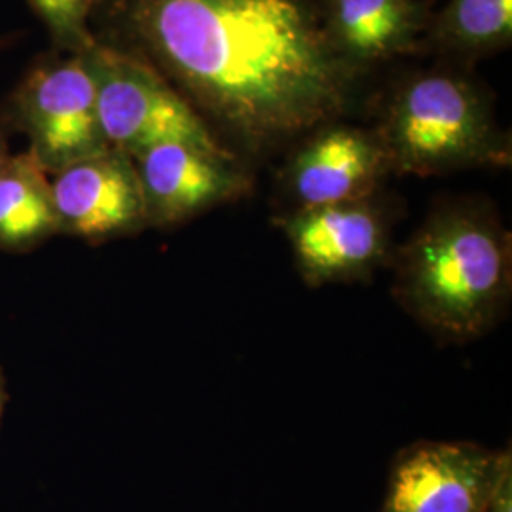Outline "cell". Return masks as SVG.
Instances as JSON below:
<instances>
[{"label":"cell","mask_w":512,"mask_h":512,"mask_svg":"<svg viewBox=\"0 0 512 512\" xmlns=\"http://www.w3.org/2000/svg\"><path fill=\"white\" fill-rule=\"evenodd\" d=\"M319 8L334 50L357 73L416 52L431 21L418 0H323Z\"/></svg>","instance_id":"8fae6325"},{"label":"cell","mask_w":512,"mask_h":512,"mask_svg":"<svg viewBox=\"0 0 512 512\" xmlns=\"http://www.w3.org/2000/svg\"><path fill=\"white\" fill-rule=\"evenodd\" d=\"M59 232L99 243L147 228L145 200L131 156L109 148L52 179Z\"/></svg>","instance_id":"30bf717a"},{"label":"cell","mask_w":512,"mask_h":512,"mask_svg":"<svg viewBox=\"0 0 512 512\" xmlns=\"http://www.w3.org/2000/svg\"><path fill=\"white\" fill-rule=\"evenodd\" d=\"M401 175H446L511 165V137L499 126L490 93L452 69L403 80L374 128Z\"/></svg>","instance_id":"3957f363"},{"label":"cell","mask_w":512,"mask_h":512,"mask_svg":"<svg viewBox=\"0 0 512 512\" xmlns=\"http://www.w3.org/2000/svg\"><path fill=\"white\" fill-rule=\"evenodd\" d=\"M10 150H8V143H6V137L0 133V173H2V169L6 167L8 164V160H10Z\"/></svg>","instance_id":"2e32d148"},{"label":"cell","mask_w":512,"mask_h":512,"mask_svg":"<svg viewBox=\"0 0 512 512\" xmlns=\"http://www.w3.org/2000/svg\"><path fill=\"white\" fill-rule=\"evenodd\" d=\"M395 260L399 302L446 340L478 338L509 304L511 234L488 203H442Z\"/></svg>","instance_id":"7a4b0ae2"},{"label":"cell","mask_w":512,"mask_h":512,"mask_svg":"<svg viewBox=\"0 0 512 512\" xmlns=\"http://www.w3.org/2000/svg\"><path fill=\"white\" fill-rule=\"evenodd\" d=\"M6 120L25 133L50 175L109 150L84 54L46 61L25 76L6 103Z\"/></svg>","instance_id":"5b68a950"},{"label":"cell","mask_w":512,"mask_h":512,"mask_svg":"<svg viewBox=\"0 0 512 512\" xmlns=\"http://www.w3.org/2000/svg\"><path fill=\"white\" fill-rule=\"evenodd\" d=\"M4 403H6V385H4L2 370H0V420H2V412H4Z\"/></svg>","instance_id":"e0dca14e"},{"label":"cell","mask_w":512,"mask_h":512,"mask_svg":"<svg viewBox=\"0 0 512 512\" xmlns=\"http://www.w3.org/2000/svg\"><path fill=\"white\" fill-rule=\"evenodd\" d=\"M427 38L459 61L501 52L512 42V0H448L429 21Z\"/></svg>","instance_id":"4fadbf2b"},{"label":"cell","mask_w":512,"mask_h":512,"mask_svg":"<svg viewBox=\"0 0 512 512\" xmlns=\"http://www.w3.org/2000/svg\"><path fill=\"white\" fill-rule=\"evenodd\" d=\"M279 224L313 287L365 279L391 256V222L376 196L293 211Z\"/></svg>","instance_id":"8992f818"},{"label":"cell","mask_w":512,"mask_h":512,"mask_svg":"<svg viewBox=\"0 0 512 512\" xmlns=\"http://www.w3.org/2000/svg\"><path fill=\"white\" fill-rule=\"evenodd\" d=\"M145 200L148 226L171 228L251 190L247 167L230 150L164 143L131 158Z\"/></svg>","instance_id":"52a82bcc"},{"label":"cell","mask_w":512,"mask_h":512,"mask_svg":"<svg viewBox=\"0 0 512 512\" xmlns=\"http://www.w3.org/2000/svg\"><path fill=\"white\" fill-rule=\"evenodd\" d=\"M95 2L97 0H29L55 42L71 54L84 52L95 42L88 31V16Z\"/></svg>","instance_id":"5bb4252c"},{"label":"cell","mask_w":512,"mask_h":512,"mask_svg":"<svg viewBox=\"0 0 512 512\" xmlns=\"http://www.w3.org/2000/svg\"><path fill=\"white\" fill-rule=\"evenodd\" d=\"M126 25L135 54L239 160L336 122L359 74L315 0H131Z\"/></svg>","instance_id":"6da1fadb"},{"label":"cell","mask_w":512,"mask_h":512,"mask_svg":"<svg viewBox=\"0 0 512 512\" xmlns=\"http://www.w3.org/2000/svg\"><path fill=\"white\" fill-rule=\"evenodd\" d=\"M486 512H512L511 448L495 452L494 482Z\"/></svg>","instance_id":"9a60e30c"},{"label":"cell","mask_w":512,"mask_h":512,"mask_svg":"<svg viewBox=\"0 0 512 512\" xmlns=\"http://www.w3.org/2000/svg\"><path fill=\"white\" fill-rule=\"evenodd\" d=\"M495 452L473 442H420L389 473L380 512H486Z\"/></svg>","instance_id":"9c48e42d"},{"label":"cell","mask_w":512,"mask_h":512,"mask_svg":"<svg viewBox=\"0 0 512 512\" xmlns=\"http://www.w3.org/2000/svg\"><path fill=\"white\" fill-rule=\"evenodd\" d=\"M59 234L52 179L27 150L10 156L0 173V249L29 251Z\"/></svg>","instance_id":"7c38bea8"},{"label":"cell","mask_w":512,"mask_h":512,"mask_svg":"<svg viewBox=\"0 0 512 512\" xmlns=\"http://www.w3.org/2000/svg\"><path fill=\"white\" fill-rule=\"evenodd\" d=\"M86 57L97 92L99 124L110 148L135 158L164 143L228 150L147 59L93 42Z\"/></svg>","instance_id":"277c9868"},{"label":"cell","mask_w":512,"mask_h":512,"mask_svg":"<svg viewBox=\"0 0 512 512\" xmlns=\"http://www.w3.org/2000/svg\"><path fill=\"white\" fill-rule=\"evenodd\" d=\"M393 173L374 129L329 122L294 145L281 171L293 211L359 202L376 196Z\"/></svg>","instance_id":"ba28073f"}]
</instances>
